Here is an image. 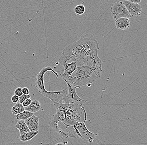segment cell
Returning <instances> with one entry per match:
<instances>
[{
  "label": "cell",
  "mask_w": 147,
  "mask_h": 145,
  "mask_svg": "<svg viewBox=\"0 0 147 145\" xmlns=\"http://www.w3.org/2000/svg\"><path fill=\"white\" fill-rule=\"evenodd\" d=\"M32 95L31 94H28V95H26V94H23L21 97L19 98V103L20 104H22L23 103L25 100L26 99L28 98H30Z\"/></svg>",
  "instance_id": "18"
},
{
  "label": "cell",
  "mask_w": 147,
  "mask_h": 145,
  "mask_svg": "<svg viewBox=\"0 0 147 145\" xmlns=\"http://www.w3.org/2000/svg\"><path fill=\"white\" fill-rule=\"evenodd\" d=\"M123 3L127 11L132 16H139L142 11V7L139 4L132 3L129 1H124Z\"/></svg>",
  "instance_id": "8"
},
{
  "label": "cell",
  "mask_w": 147,
  "mask_h": 145,
  "mask_svg": "<svg viewBox=\"0 0 147 145\" xmlns=\"http://www.w3.org/2000/svg\"><path fill=\"white\" fill-rule=\"evenodd\" d=\"M61 65L64 67V72L63 74L60 73L59 75L66 80L71 76L77 68L76 63L74 62L64 63Z\"/></svg>",
  "instance_id": "9"
},
{
  "label": "cell",
  "mask_w": 147,
  "mask_h": 145,
  "mask_svg": "<svg viewBox=\"0 0 147 145\" xmlns=\"http://www.w3.org/2000/svg\"><path fill=\"white\" fill-rule=\"evenodd\" d=\"M15 95H17L18 97H20L23 94L22 92V88H17L14 91Z\"/></svg>",
  "instance_id": "19"
},
{
  "label": "cell",
  "mask_w": 147,
  "mask_h": 145,
  "mask_svg": "<svg viewBox=\"0 0 147 145\" xmlns=\"http://www.w3.org/2000/svg\"><path fill=\"white\" fill-rule=\"evenodd\" d=\"M115 24L116 27L117 29L125 30L129 28L130 25V21L128 18H119L115 20Z\"/></svg>",
  "instance_id": "11"
},
{
  "label": "cell",
  "mask_w": 147,
  "mask_h": 145,
  "mask_svg": "<svg viewBox=\"0 0 147 145\" xmlns=\"http://www.w3.org/2000/svg\"><path fill=\"white\" fill-rule=\"evenodd\" d=\"M48 71H51L56 76L57 80L59 75L52 68L50 67H44L38 73L35 78V84L38 92L45 97L50 99L54 105L59 103L63 101L67 96L68 90L65 89L62 90L55 92L48 91L45 88L44 78L45 74Z\"/></svg>",
  "instance_id": "4"
},
{
  "label": "cell",
  "mask_w": 147,
  "mask_h": 145,
  "mask_svg": "<svg viewBox=\"0 0 147 145\" xmlns=\"http://www.w3.org/2000/svg\"><path fill=\"white\" fill-rule=\"evenodd\" d=\"M99 49L95 38L88 33L82 36L78 41L69 45L63 50L59 59L60 63H81L98 57Z\"/></svg>",
  "instance_id": "1"
},
{
  "label": "cell",
  "mask_w": 147,
  "mask_h": 145,
  "mask_svg": "<svg viewBox=\"0 0 147 145\" xmlns=\"http://www.w3.org/2000/svg\"><path fill=\"white\" fill-rule=\"evenodd\" d=\"M38 132L39 131H38L35 132H29L24 133L22 135H20L19 139L22 142L29 141L32 140V138H34L38 134Z\"/></svg>",
  "instance_id": "14"
},
{
  "label": "cell",
  "mask_w": 147,
  "mask_h": 145,
  "mask_svg": "<svg viewBox=\"0 0 147 145\" xmlns=\"http://www.w3.org/2000/svg\"><path fill=\"white\" fill-rule=\"evenodd\" d=\"M24 111L25 108L23 107L22 105L18 103L15 104L12 108L11 113L16 115Z\"/></svg>",
  "instance_id": "16"
},
{
  "label": "cell",
  "mask_w": 147,
  "mask_h": 145,
  "mask_svg": "<svg viewBox=\"0 0 147 145\" xmlns=\"http://www.w3.org/2000/svg\"><path fill=\"white\" fill-rule=\"evenodd\" d=\"M74 11L76 14L81 15L85 12V6L82 4L77 5L74 8Z\"/></svg>",
  "instance_id": "17"
},
{
  "label": "cell",
  "mask_w": 147,
  "mask_h": 145,
  "mask_svg": "<svg viewBox=\"0 0 147 145\" xmlns=\"http://www.w3.org/2000/svg\"><path fill=\"white\" fill-rule=\"evenodd\" d=\"M34 115V113L28 111H24L16 115V118L17 120L25 121V120L32 117Z\"/></svg>",
  "instance_id": "15"
},
{
  "label": "cell",
  "mask_w": 147,
  "mask_h": 145,
  "mask_svg": "<svg viewBox=\"0 0 147 145\" xmlns=\"http://www.w3.org/2000/svg\"><path fill=\"white\" fill-rule=\"evenodd\" d=\"M84 114V121L83 123L77 122L73 125V127L75 133L79 137L81 138L84 141L86 145H102L100 140L96 137L98 134H94L87 129L85 123L87 121H90L91 120H87V113L84 108L83 112Z\"/></svg>",
  "instance_id": "5"
},
{
  "label": "cell",
  "mask_w": 147,
  "mask_h": 145,
  "mask_svg": "<svg viewBox=\"0 0 147 145\" xmlns=\"http://www.w3.org/2000/svg\"><path fill=\"white\" fill-rule=\"evenodd\" d=\"M110 11L113 15V18L115 20L121 18L129 19L131 17L123 3V1H117L113 3L110 8Z\"/></svg>",
  "instance_id": "6"
},
{
  "label": "cell",
  "mask_w": 147,
  "mask_h": 145,
  "mask_svg": "<svg viewBox=\"0 0 147 145\" xmlns=\"http://www.w3.org/2000/svg\"><path fill=\"white\" fill-rule=\"evenodd\" d=\"M54 105L57 113L51 118L49 125L63 137L76 138V136L71 132L62 131L58 126V123L59 122H61L64 125L68 127L73 126L77 122H80L81 120L80 115L83 112V105L72 101L69 103L61 101Z\"/></svg>",
  "instance_id": "2"
},
{
  "label": "cell",
  "mask_w": 147,
  "mask_h": 145,
  "mask_svg": "<svg viewBox=\"0 0 147 145\" xmlns=\"http://www.w3.org/2000/svg\"><path fill=\"white\" fill-rule=\"evenodd\" d=\"M22 92L23 94H26V95L30 94L29 90L26 87L22 88Z\"/></svg>",
  "instance_id": "22"
},
{
  "label": "cell",
  "mask_w": 147,
  "mask_h": 145,
  "mask_svg": "<svg viewBox=\"0 0 147 145\" xmlns=\"http://www.w3.org/2000/svg\"><path fill=\"white\" fill-rule=\"evenodd\" d=\"M102 71V62L87 64L77 67L71 76L65 80L79 88L84 85L90 87L93 82L100 78Z\"/></svg>",
  "instance_id": "3"
},
{
  "label": "cell",
  "mask_w": 147,
  "mask_h": 145,
  "mask_svg": "<svg viewBox=\"0 0 147 145\" xmlns=\"http://www.w3.org/2000/svg\"><path fill=\"white\" fill-rule=\"evenodd\" d=\"M32 100H31V98H28L26 99L24 102L23 103L22 105L24 108H26L28 106H29L30 105V104L32 103Z\"/></svg>",
  "instance_id": "20"
},
{
  "label": "cell",
  "mask_w": 147,
  "mask_h": 145,
  "mask_svg": "<svg viewBox=\"0 0 147 145\" xmlns=\"http://www.w3.org/2000/svg\"><path fill=\"white\" fill-rule=\"evenodd\" d=\"M15 127L19 130L20 135L24 133L30 132L24 121L18 120L17 123L16 124Z\"/></svg>",
  "instance_id": "13"
},
{
  "label": "cell",
  "mask_w": 147,
  "mask_h": 145,
  "mask_svg": "<svg viewBox=\"0 0 147 145\" xmlns=\"http://www.w3.org/2000/svg\"><path fill=\"white\" fill-rule=\"evenodd\" d=\"M24 122L30 132H35L38 131L39 128V117L33 115L25 120Z\"/></svg>",
  "instance_id": "10"
},
{
  "label": "cell",
  "mask_w": 147,
  "mask_h": 145,
  "mask_svg": "<svg viewBox=\"0 0 147 145\" xmlns=\"http://www.w3.org/2000/svg\"><path fill=\"white\" fill-rule=\"evenodd\" d=\"M67 143V142H65V143H57V144H56L55 145H67L66 144Z\"/></svg>",
  "instance_id": "24"
},
{
  "label": "cell",
  "mask_w": 147,
  "mask_h": 145,
  "mask_svg": "<svg viewBox=\"0 0 147 145\" xmlns=\"http://www.w3.org/2000/svg\"><path fill=\"white\" fill-rule=\"evenodd\" d=\"M129 1L132 3H135V4H139V3L141 2V1L140 0H129Z\"/></svg>",
  "instance_id": "23"
},
{
  "label": "cell",
  "mask_w": 147,
  "mask_h": 145,
  "mask_svg": "<svg viewBox=\"0 0 147 145\" xmlns=\"http://www.w3.org/2000/svg\"><path fill=\"white\" fill-rule=\"evenodd\" d=\"M41 108L40 102L38 100H35L32 101L30 105L24 108L25 111H28L34 113L40 111Z\"/></svg>",
  "instance_id": "12"
},
{
  "label": "cell",
  "mask_w": 147,
  "mask_h": 145,
  "mask_svg": "<svg viewBox=\"0 0 147 145\" xmlns=\"http://www.w3.org/2000/svg\"><path fill=\"white\" fill-rule=\"evenodd\" d=\"M64 81L66 82L68 88V93L66 98L64 99L63 101L64 102L69 103L72 101L74 102L79 104L83 105V104L87 102V100H84L81 98L76 93V89L78 88V87H74L66 80L64 78L61 77Z\"/></svg>",
  "instance_id": "7"
},
{
  "label": "cell",
  "mask_w": 147,
  "mask_h": 145,
  "mask_svg": "<svg viewBox=\"0 0 147 145\" xmlns=\"http://www.w3.org/2000/svg\"><path fill=\"white\" fill-rule=\"evenodd\" d=\"M19 97L18 96L14 94L11 97V100L13 103H17L19 101Z\"/></svg>",
  "instance_id": "21"
}]
</instances>
